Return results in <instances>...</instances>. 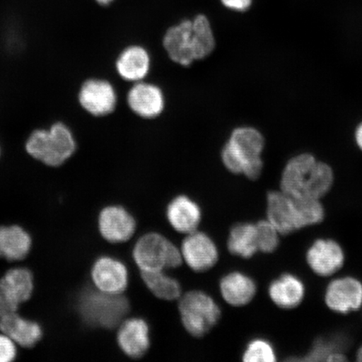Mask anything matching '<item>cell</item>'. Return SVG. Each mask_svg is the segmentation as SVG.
<instances>
[{
	"label": "cell",
	"mask_w": 362,
	"mask_h": 362,
	"mask_svg": "<svg viewBox=\"0 0 362 362\" xmlns=\"http://www.w3.org/2000/svg\"><path fill=\"white\" fill-rule=\"evenodd\" d=\"M163 47L170 60L189 66L214 53L216 38L210 21L204 15L171 26L163 37Z\"/></svg>",
	"instance_id": "cell-1"
},
{
	"label": "cell",
	"mask_w": 362,
	"mask_h": 362,
	"mask_svg": "<svg viewBox=\"0 0 362 362\" xmlns=\"http://www.w3.org/2000/svg\"><path fill=\"white\" fill-rule=\"evenodd\" d=\"M334 173L325 163L303 153L291 158L285 165L280 188L293 197L320 200L332 189Z\"/></svg>",
	"instance_id": "cell-2"
},
{
	"label": "cell",
	"mask_w": 362,
	"mask_h": 362,
	"mask_svg": "<svg viewBox=\"0 0 362 362\" xmlns=\"http://www.w3.org/2000/svg\"><path fill=\"white\" fill-rule=\"evenodd\" d=\"M325 208L320 200L289 196L282 191L267 196V217L281 235L322 223Z\"/></svg>",
	"instance_id": "cell-3"
},
{
	"label": "cell",
	"mask_w": 362,
	"mask_h": 362,
	"mask_svg": "<svg viewBox=\"0 0 362 362\" xmlns=\"http://www.w3.org/2000/svg\"><path fill=\"white\" fill-rule=\"evenodd\" d=\"M265 146L264 136L252 127L234 129L221 149V161L225 168L234 175H243L257 180L264 168L262 153Z\"/></svg>",
	"instance_id": "cell-4"
},
{
	"label": "cell",
	"mask_w": 362,
	"mask_h": 362,
	"mask_svg": "<svg viewBox=\"0 0 362 362\" xmlns=\"http://www.w3.org/2000/svg\"><path fill=\"white\" fill-rule=\"evenodd\" d=\"M76 148L74 134L61 122L49 129L35 130L25 144L26 151L31 157L49 167L64 164L74 155Z\"/></svg>",
	"instance_id": "cell-5"
},
{
	"label": "cell",
	"mask_w": 362,
	"mask_h": 362,
	"mask_svg": "<svg viewBox=\"0 0 362 362\" xmlns=\"http://www.w3.org/2000/svg\"><path fill=\"white\" fill-rule=\"evenodd\" d=\"M130 309L122 294H110L88 289L79 298L78 310L83 319L95 327L112 329L119 325Z\"/></svg>",
	"instance_id": "cell-6"
},
{
	"label": "cell",
	"mask_w": 362,
	"mask_h": 362,
	"mask_svg": "<svg viewBox=\"0 0 362 362\" xmlns=\"http://www.w3.org/2000/svg\"><path fill=\"white\" fill-rule=\"evenodd\" d=\"M133 257L141 272L176 269L183 261L181 251L161 234H144L136 243Z\"/></svg>",
	"instance_id": "cell-7"
},
{
	"label": "cell",
	"mask_w": 362,
	"mask_h": 362,
	"mask_svg": "<svg viewBox=\"0 0 362 362\" xmlns=\"http://www.w3.org/2000/svg\"><path fill=\"white\" fill-rule=\"evenodd\" d=\"M179 310L185 329L194 337L206 336L221 318L216 301L200 291H189L181 297Z\"/></svg>",
	"instance_id": "cell-8"
},
{
	"label": "cell",
	"mask_w": 362,
	"mask_h": 362,
	"mask_svg": "<svg viewBox=\"0 0 362 362\" xmlns=\"http://www.w3.org/2000/svg\"><path fill=\"white\" fill-rule=\"evenodd\" d=\"M78 101L81 107L90 115L107 116L115 112L117 107L116 90L107 80L88 79L81 86Z\"/></svg>",
	"instance_id": "cell-9"
},
{
	"label": "cell",
	"mask_w": 362,
	"mask_h": 362,
	"mask_svg": "<svg viewBox=\"0 0 362 362\" xmlns=\"http://www.w3.org/2000/svg\"><path fill=\"white\" fill-rule=\"evenodd\" d=\"M127 103L134 115L144 119H155L165 110V98L158 86L142 81L129 89Z\"/></svg>",
	"instance_id": "cell-10"
},
{
	"label": "cell",
	"mask_w": 362,
	"mask_h": 362,
	"mask_svg": "<svg viewBox=\"0 0 362 362\" xmlns=\"http://www.w3.org/2000/svg\"><path fill=\"white\" fill-rule=\"evenodd\" d=\"M187 235L181 247L183 260L197 273L214 268L218 260V251L215 243L208 235L197 230Z\"/></svg>",
	"instance_id": "cell-11"
},
{
	"label": "cell",
	"mask_w": 362,
	"mask_h": 362,
	"mask_svg": "<svg viewBox=\"0 0 362 362\" xmlns=\"http://www.w3.org/2000/svg\"><path fill=\"white\" fill-rule=\"evenodd\" d=\"M306 261L310 269L321 277H329L341 269L345 262V253L332 239H318L308 249Z\"/></svg>",
	"instance_id": "cell-12"
},
{
	"label": "cell",
	"mask_w": 362,
	"mask_h": 362,
	"mask_svg": "<svg viewBox=\"0 0 362 362\" xmlns=\"http://www.w3.org/2000/svg\"><path fill=\"white\" fill-rule=\"evenodd\" d=\"M329 309L339 314H348L359 310L362 305V284L353 277L334 279L325 294Z\"/></svg>",
	"instance_id": "cell-13"
},
{
	"label": "cell",
	"mask_w": 362,
	"mask_h": 362,
	"mask_svg": "<svg viewBox=\"0 0 362 362\" xmlns=\"http://www.w3.org/2000/svg\"><path fill=\"white\" fill-rule=\"evenodd\" d=\"M90 277L99 291L110 294H122L129 284V273L126 266L111 257H101L90 271Z\"/></svg>",
	"instance_id": "cell-14"
},
{
	"label": "cell",
	"mask_w": 362,
	"mask_h": 362,
	"mask_svg": "<svg viewBox=\"0 0 362 362\" xmlns=\"http://www.w3.org/2000/svg\"><path fill=\"white\" fill-rule=\"evenodd\" d=\"M98 228L103 238L107 242L121 243L133 237L136 221L125 208L110 206L103 208L99 214Z\"/></svg>",
	"instance_id": "cell-15"
},
{
	"label": "cell",
	"mask_w": 362,
	"mask_h": 362,
	"mask_svg": "<svg viewBox=\"0 0 362 362\" xmlns=\"http://www.w3.org/2000/svg\"><path fill=\"white\" fill-rule=\"evenodd\" d=\"M117 339L120 349L126 356L134 359L141 358L151 345L146 321L140 318L124 320L120 325Z\"/></svg>",
	"instance_id": "cell-16"
},
{
	"label": "cell",
	"mask_w": 362,
	"mask_h": 362,
	"mask_svg": "<svg viewBox=\"0 0 362 362\" xmlns=\"http://www.w3.org/2000/svg\"><path fill=\"white\" fill-rule=\"evenodd\" d=\"M115 67L122 79L129 83H139L147 78L151 71V57L147 49L141 45H129L117 57Z\"/></svg>",
	"instance_id": "cell-17"
},
{
	"label": "cell",
	"mask_w": 362,
	"mask_h": 362,
	"mask_svg": "<svg viewBox=\"0 0 362 362\" xmlns=\"http://www.w3.org/2000/svg\"><path fill=\"white\" fill-rule=\"evenodd\" d=\"M166 216L172 228L180 233L189 234L200 225L202 210L196 202L180 194L170 202Z\"/></svg>",
	"instance_id": "cell-18"
},
{
	"label": "cell",
	"mask_w": 362,
	"mask_h": 362,
	"mask_svg": "<svg viewBox=\"0 0 362 362\" xmlns=\"http://www.w3.org/2000/svg\"><path fill=\"white\" fill-rule=\"evenodd\" d=\"M0 332L22 347H33L42 337V329L35 321L23 318L17 312L0 318Z\"/></svg>",
	"instance_id": "cell-19"
},
{
	"label": "cell",
	"mask_w": 362,
	"mask_h": 362,
	"mask_svg": "<svg viewBox=\"0 0 362 362\" xmlns=\"http://www.w3.org/2000/svg\"><path fill=\"white\" fill-rule=\"evenodd\" d=\"M304 284L297 276L284 274L269 285L271 300L281 309L291 310L301 304L305 297Z\"/></svg>",
	"instance_id": "cell-20"
},
{
	"label": "cell",
	"mask_w": 362,
	"mask_h": 362,
	"mask_svg": "<svg viewBox=\"0 0 362 362\" xmlns=\"http://www.w3.org/2000/svg\"><path fill=\"white\" fill-rule=\"evenodd\" d=\"M220 291L228 304L240 307L250 303L257 293V285L249 276L233 272L224 276L220 282Z\"/></svg>",
	"instance_id": "cell-21"
},
{
	"label": "cell",
	"mask_w": 362,
	"mask_h": 362,
	"mask_svg": "<svg viewBox=\"0 0 362 362\" xmlns=\"http://www.w3.org/2000/svg\"><path fill=\"white\" fill-rule=\"evenodd\" d=\"M33 246L30 234L21 226H0V257L20 261L29 255Z\"/></svg>",
	"instance_id": "cell-22"
},
{
	"label": "cell",
	"mask_w": 362,
	"mask_h": 362,
	"mask_svg": "<svg viewBox=\"0 0 362 362\" xmlns=\"http://www.w3.org/2000/svg\"><path fill=\"white\" fill-rule=\"evenodd\" d=\"M228 247L234 256L250 259L257 249L256 224L244 223L235 225L230 230Z\"/></svg>",
	"instance_id": "cell-23"
},
{
	"label": "cell",
	"mask_w": 362,
	"mask_h": 362,
	"mask_svg": "<svg viewBox=\"0 0 362 362\" xmlns=\"http://www.w3.org/2000/svg\"><path fill=\"white\" fill-rule=\"evenodd\" d=\"M8 293L20 305L28 301L34 291L33 273L25 268H16L8 270L0 279Z\"/></svg>",
	"instance_id": "cell-24"
},
{
	"label": "cell",
	"mask_w": 362,
	"mask_h": 362,
	"mask_svg": "<svg viewBox=\"0 0 362 362\" xmlns=\"http://www.w3.org/2000/svg\"><path fill=\"white\" fill-rule=\"evenodd\" d=\"M141 277L149 291L160 300L172 301L180 297L179 281L165 274L164 271L141 272Z\"/></svg>",
	"instance_id": "cell-25"
},
{
	"label": "cell",
	"mask_w": 362,
	"mask_h": 362,
	"mask_svg": "<svg viewBox=\"0 0 362 362\" xmlns=\"http://www.w3.org/2000/svg\"><path fill=\"white\" fill-rule=\"evenodd\" d=\"M346 341L343 338H320L304 357L296 361H329L330 357L338 352H343Z\"/></svg>",
	"instance_id": "cell-26"
},
{
	"label": "cell",
	"mask_w": 362,
	"mask_h": 362,
	"mask_svg": "<svg viewBox=\"0 0 362 362\" xmlns=\"http://www.w3.org/2000/svg\"><path fill=\"white\" fill-rule=\"evenodd\" d=\"M256 228L259 251L264 253L274 252L279 245V237L281 234L268 220L259 221L256 224Z\"/></svg>",
	"instance_id": "cell-27"
},
{
	"label": "cell",
	"mask_w": 362,
	"mask_h": 362,
	"mask_svg": "<svg viewBox=\"0 0 362 362\" xmlns=\"http://www.w3.org/2000/svg\"><path fill=\"white\" fill-rule=\"evenodd\" d=\"M243 361L246 362H274L276 353L273 346L264 339H255L248 343L243 353Z\"/></svg>",
	"instance_id": "cell-28"
},
{
	"label": "cell",
	"mask_w": 362,
	"mask_h": 362,
	"mask_svg": "<svg viewBox=\"0 0 362 362\" xmlns=\"http://www.w3.org/2000/svg\"><path fill=\"white\" fill-rule=\"evenodd\" d=\"M20 305L8 293L7 288L0 281V318L1 317L17 312L19 310Z\"/></svg>",
	"instance_id": "cell-29"
},
{
	"label": "cell",
	"mask_w": 362,
	"mask_h": 362,
	"mask_svg": "<svg viewBox=\"0 0 362 362\" xmlns=\"http://www.w3.org/2000/svg\"><path fill=\"white\" fill-rule=\"evenodd\" d=\"M16 354V344L6 334H0V362H11Z\"/></svg>",
	"instance_id": "cell-30"
},
{
	"label": "cell",
	"mask_w": 362,
	"mask_h": 362,
	"mask_svg": "<svg viewBox=\"0 0 362 362\" xmlns=\"http://www.w3.org/2000/svg\"><path fill=\"white\" fill-rule=\"evenodd\" d=\"M221 1L230 11L245 12L251 7L253 0H221Z\"/></svg>",
	"instance_id": "cell-31"
},
{
	"label": "cell",
	"mask_w": 362,
	"mask_h": 362,
	"mask_svg": "<svg viewBox=\"0 0 362 362\" xmlns=\"http://www.w3.org/2000/svg\"><path fill=\"white\" fill-rule=\"evenodd\" d=\"M356 140L357 146H358L362 151V123L357 127L356 131Z\"/></svg>",
	"instance_id": "cell-32"
},
{
	"label": "cell",
	"mask_w": 362,
	"mask_h": 362,
	"mask_svg": "<svg viewBox=\"0 0 362 362\" xmlns=\"http://www.w3.org/2000/svg\"><path fill=\"white\" fill-rule=\"evenodd\" d=\"M96 1L100 4V6H106L115 1V0H96Z\"/></svg>",
	"instance_id": "cell-33"
},
{
	"label": "cell",
	"mask_w": 362,
	"mask_h": 362,
	"mask_svg": "<svg viewBox=\"0 0 362 362\" xmlns=\"http://www.w3.org/2000/svg\"><path fill=\"white\" fill-rule=\"evenodd\" d=\"M357 361L362 362V346L359 348V350L356 353Z\"/></svg>",
	"instance_id": "cell-34"
}]
</instances>
